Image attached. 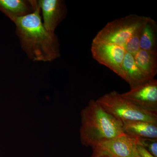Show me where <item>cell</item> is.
Returning a JSON list of instances; mask_svg holds the SVG:
<instances>
[{"mask_svg":"<svg viewBox=\"0 0 157 157\" xmlns=\"http://www.w3.org/2000/svg\"><path fill=\"white\" fill-rule=\"evenodd\" d=\"M37 3L42 11L43 26L48 33L54 35L57 27L67 14L64 2L61 0H40Z\"/></svg>","mask_w":157,"mask_h":157,"instance_id":"8","label":"cell"},{"mask_svg":"<svg viewBox=\"0 0 157 157\" xmlns=\"http://www.w3.org/2000/svg\"><path fill=\"white\" fill-rule=\"evenodd\" d=\"M37 3L33 12L14 22L21 48L33 61L52 62L60 56L55 34L48 33L42 23Z\"/></svg>","mask_w":157,"mask_h":157,"instance_id":"1","label":"cell"},{"mask_svg":"<svg viewBox=\"0 0 157 157\" xmlns=\"http://www.w3.org/2000/svg\"><path fill=\"white\" fill-rule=\"evenodd\" d=\"M92 157H108L105 155L98 153H93Z\"/></svg>","mask_w":157,"mask_h":157,"instance_id":"17","label":"cell"},{"mask_svg":"<svg viewBox=\"0 0 157 157\" xmlns=\"http://www.w3.org/2000/svg\"><path fill=\"white\" fill-rule=\"evenodd\" d=\"M148 17L132 14L107 23L92 42H106L123 46L129 38L144 25Z\"/></svg>","mask_w":157,"mask_h":157,"instance_id":"4","label":"cell"},{"mask_svg":"<svg viewBox=\"0 0 157 157\" xmlns=\"http://www.w3.org/2000/svg\"><path fill=\"white\" fill-rule=\"evenodd\" d=\"M107 113L122 123L136 121L157 123V114L149 112L113 91L96 100Z\"/></svg>","mask_w":157,"mask_h":157,"instance_id":"3","label":"cell"},{"mask_svg":"<svg viewBox=\"0 0 157 157\" xmlns=\"http://www.w3.org/2000/svg\"><path fill=\"white\" fill-rule=\"evenodd\" d=\"M138 138L126 135H120L98 144L92 148L93 153H98L108 157H137Z\"/></svg>","mask_w":157,"mask_h":157,"instance_id":"5","label":"cell"},{"mask_svg":"<svg viewBox=\"0 0 157 157\" xmlns=\"http://www.w3.org/2000/svg\"><path fill=\"white\" fill-rule=\"evenodd\" d=\"M37 4L34 0H0V11L14 23L17 18L33 12Z\"/></svg>","mask_w":157,"mask_h":157,"instance_id":"9","label":"cell"},{"mask_svg":"<svg viewBox=\"0 0 157 157\" xmlns=\"http://www.w3.org/2000/svg\"><path fill=\"white\" fill-rule=\"evenodd\" d=\"M124 134L145 139H157V123L136 121L124 123Z\"/></svg>","mask_w":157,"mask_h":157,"instance_id":"11","label":"cell"},{"mask_svg":"<svg viewBox=\"0 0 157 157\" xmlns=\"http://www.w3.org/2000/svg\"><path fill=\"white\" fill-rule=\"evenodd\" d=\"M121 94L144 110L157 114V79H150Z\"/></svg>","mask_w":157,"mask_h":157,"instance_id":"7","label":"cell"},{"mask_svg":"<svg viewBox=\"0 0 157 157\" xmlns=\"http://www.w3.org/2000/svg\"><path fill=\"white\" fill-rule=\"evenodd\" d=\"M140 157V155L138 157Z\"/></svg>","mask_w":157,"mask_h":157,"instance_id":"18","label":"cell"},{"mask_svg":"<svg viewBox=\"0 0 157 157\" xmlns=\"http://www.w3.org/2000/svg\"><path fill=\"white\" fill-rule=\"evenodd\" d=\"M139 46L140 49L157 53V25L148 17L141 29Z\"/></svg>","mask_w":157,"mask_h":157,"instance_id":"12","label":"cell"},{"mask_svg":"<svg viewBox=\"0 0 157 157\" xmlns=\"http://www.w3.org/2000/svg\"><path fill=\"white\" fill-rule=\"evenodd\" d=\"M121 78L128 83L131 89L151 79L147 78L139 69L135 63L134 56L127 52L122 65Z\"/></svg>","mask_w":157,"mask_h":157,"instance_id":"10","label":"cell"},{"mask_svg":"<svg viewBox=\"0 0 157 157\" xmlns=\"http://www.w3.org/2000/svg\"><path fill=\"white\" fill-rule=\"evenodd\" d=\"M137 150H138V153H139V155L141 157H155L153 155H152L147 150L146 148H144L143 146H141V145H138L137 147Z\"/></svg>","mask_w":157,"mask_h":157,"instance_id":"16","label":"cell"},{"mask_svg":"<svg viewBox=\"0 0 157 157\" xmlns=\"http://www.w3.org/2000/svg\"><path fill=\"white\" fill-rule=\"evenodd\" d=\"M140 145L143 146L152 155L157 157V139H145L138 138Z\"/></svg>","mask_w":157,"mask_h":157,"instance_id":"15","label":"cell"},{"mask_svg":"<svg viewBox=\"0 0 157 157\" xmlns=\"http://www.w3.org/2000/svg\"><path fill=\"white\" fill-rule=\"evenodd\" d=\"M80 140L92 148L124 134L123 124L107 113L97 101L90 100L81 112Z\"/></svg>","mask_w":157,"mask_h":157,"instance_id":"2","label":"cell"},{"mask_svg":"<svg viewBox=\"0 0 157 157\" xmlns=\"http://www.w3.org/2000/svg\"><path fill=\"white\" fill-rule=\"evenodd\" d=\"M136 64L149 79L154 78L157 73V53L140 49L134 56Z\"/></svg>","mask_w":157,"mask_h":157,"instance_id":"13","label":"cell"},{"mask_svg":"<svg viewBox=\"0 0 157 157\" xmlns=\"http://www.w3.org/2000/svg\"><path fill=\"white\" fill-rule=\"evenodd\" d=\"M143 26L136 31L131 38H129L124 46L126 52L133 56L140 49L139 43L141 29Z\"/></svg>","mask_w":157,"mask_h":157,"instance_id":"14","label":"cell"},{"mask_svg":"<svg viewBox=\"0 0 157 157\" xmlns=\"http://www.w3.org/2000/svg\"><path fill=\"white\" fill-rule=\"evenodd\" d=\"M91 52L95 60L121 77L126 52L123 46L106 42H92Z\"/></svg>","mask_w":157,"mask_h":157,"instance_id":"6","label":"cell"}]
</instances>
